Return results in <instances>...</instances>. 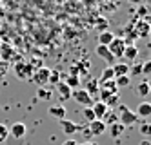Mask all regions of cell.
<instances>
[{
    "label": "cell",
    "mask_w": 151,
    "mask_h": 145,
    "mask_svg": "<svg viewBox=\"0 0 151 145\" xmlns=\"http://www.w3.org/2000/svg\"><path fill=\"white\" fill-rule=\"evenodd\" d=\"M140 145H151V141L149 140H142V141H140Z\"/></svg>",
    "instance_id": "cell-35"
},
{
    "label": "cell",
    "mask_w": 151,
    "mask_h": 145,
    "mask_svg": "<svg viewBox=\"0 0 151 145\" xmlns=\"http://www.w3.org/2000/svg\"><path fill=\"white\" fill-rule=\"evenodd\" d=\"M102 121H104V124L107 125V124H116V121H118V116L116 114H113V113H109V111H107V113H106V116L102 118Z\"/></svg>",
    "instance_id": "cell-24"
},
{
    "label": "cell",
    "mask_w": 151,
    "mask_h": 145,
    "mask_svg": "<svg viewBox=\"0 0 151 145\" xmlns=\"http://www.w3.org/2000/svg\"><path fill=\"white\" fill-rule=\"evenodd\" d=\"M107 80H115V73H113V67H106V69L102 71V76H100L99 84H102V82H107Z\"/></svg>",
    "instance_id": "cell-21"
},
{
    "label": "cell",
    "mask_w": 151,
    "mask_h": 145,
    "mask_svg": "<svg viewBox=\"0 0 151 145\" xmlns=\"http://www.w3.org/2000/svg\"><path fill=\"white\" fill-rule=\"evenodd\" d=\"M86 93H88L89 96L93 94V96H96L100 93V87H99V82L96 80H93V82H89V85H88V89H86Z\"/></svg>",
    "instance_id": "cell-23"
},
{
    "label": "cell",
    "mask_w": 151,
    "mask_h": 145,
    "mask_svg": "<svg viewBox=\"0 0 151 145\" xmlns=\"http://www.w3.org/2000/svg\"><path fill=\"white\" fill-rule=\"evenodd\" d=\"M91 109H93V114H95L96 120H102L106 116V113H107V105L104 102H100V100H99V102H93Z\"/></svg>",
    "instance_id": "cell-9"
},
{
    "label": "cell",
    "mask_w": 151,
    "mask_h": 145,
    "mask_svg": "<svg viewBox=\"0 0 151 145\" xmlns=\"http://www.w3.org/2000/svg\"><path fill=\"white\" fill-rule=\"evenodd\" d=\"M149 35V22L147 18L137 22V36H147Z\"/></svg>",
    "instance_id": "cell-14"
},
{
    "label": "cell",
    "mask_w": 151,
    "mask_h": 145,
    "mask_svg": "<svg viewBox=\"0 0 151 145\" xmlns=\"http://www.w3.org/2000/svg\"><path fill=\"white\" fill-rule=\"evenodd\" d=\"M129 84H131V78H129L127 74H126V76H118V78H115V85H116V89L127 87Z\"/></svg>",
    "instance_id": "cell-22"
},
{
    "label": "cell",
    "mask_w": 151,
    "mask_h": 145,
    "mask_svg": "<svg viewBox=\"0 0 151 145\" xmlns=\"http://www.w3.org/2000/svg\"><path fill=\"white\" fill-rule=\"evenodd\" d=\"M138 13H140V15L144 16V15L147 13V7H144V6H140V7H138Z\"/></svg>",
    "instance_id": "cell-32"
},
{
    "label": "cell",
    "mask_w": 151,
    "mask_h": 145,
    "mask_svg": "<svg viewBox=\"0 0 151 145\" xmlns=\"http://www.w3.org/2000/svg\"><path fill=\"white\" fill-rule=\"evenodd\" d=\"M47 113H49V116H53V118L62 120L64 116H66V107H64V105H51Z\"/></svg>",
    "instance_id": "cell-13"
},
{
    "label": "cell",
    "mask_w": 151,
    "mask_h": 145,
    "mask_svg": "<svg viewBox=\"0 0 151 145\" xmlns=\"http://www.w3.org/2000/svg\"><path fill=\"white\" fill-rule=\"evenodd\" d=\"M113 67V73H115V78H118V76H129V65L126 64V62H118V64H113L111 65Z\"/></svg>",
    "instance_id": "cell-10"
},
{
    "label": "cell",
    "mask_w": 151,
    "mask_h": 145,
    "mask_svg": "<svg viewBox=\"0 0 151 145\" xmlns=\"http://www.w3.org/2000/svg\"><path fill=\"white\" fill-rule=\"evenodd\" d=\"M140 132H142L144 136H149L151 134V125L149 124H142V125H140Z\"/></svg>",
    "instance_id": "cell-30"
},
{
    "label": "cell",
    "mask_w": 151,
    "mask_h": 145,
    "mask_svg": "<svg viewBox=\"0 0 151 145\" xmlns=\"http://www.w3.org/2000/svg\"><path fill=\"white\" fill-rule=\"evenodd\" d=\"M60 127H62V131L66 132V134H75V132L80 131V125H77L75 121H71L68 118H62L60 120Z\"/></svg>",
    "instance_id": "cell-8"
},
{
    "label": "cell",
    "mask_w": 151,
    "mask_h": 145,
    "mask_svg": "<svg viewBox=\"0 0 151 145\" xmlns=\"http://www.w3.org/2000/svg\"><path fill=\"white\" fill-rule=\"evenodd\" d=\"M107 132V125L104 124L102 120H93L91 124H89V134L93 136H102Z\"/></svg>",
    "instance_id": "cell-6"
},
{
    "label": "cell",
    "mask_w": 151,
    "mask_h": 145,
    "mask_svg": "<svg viewBox=\"0 0 151 145\" xmlns=\"http://www.w3.org/2000/svg\"><path fill=\"white\" fill-rule=\"evenodd\" d=\"M124 125L122 124H118V121H116V124H111V125H107V131H109V134L113 136V138H120L122 136V132H124Z\"/></svg>",
    "instance_id": "cell-15"
},
{
    "label": "cell",
    "mask_w": 151,
    "mask_h": 145,
    "mask_svg": "<svg viewBox=\"0 0 151 145\" xmlns=\"http://www.w3.org/2000/svg\"><path fill=\"white\" fill-rule=\"evenodd\" d=\"M64 84H66L69 89H78V85H80V78L75 76V74H68V76H66V82H64Z\"/></svg>",
    "instance_id": "cell-20"
},
{
    "label": "cell",
    "mask_w": 151,
    "mask_h": 145,
    "mask_svg": "<svg viewBox=\"0 0 151 145\" xmlns=\"http://www.w3.org/2000/svg\"><path fill=\"white\" fill-rule=\"evenodd\" d=\"M9 136V127H6V124H0V143H4Z\"/></svg>",
    "instance_id": "cell-26"
},
{
    "label": "cell",
    "mask_w": 151,
    "mask_h": 145,
    "mask_svg": "<svg viewBox=\"0 0 151 145\" xmlns=\"http://www.w3.org/2000/svg\"><path fill=\"white\" fill-rule=\"evenodd\" d=\"M37 96H38L40 100H49V98H51V91H47L46 87H38Z\"/></svg>",
    "instance_id": "cell-25"
},
{
    "label": "cell",
    "mask_w": 151,
    "mask_h": 145,
    "mask_svg": "<svg viewBox=\"0 0 151 145\" xmlns=\"http://www.w3.org/2000/svg\"><path fill=\"white\" fill-rule=\"evenodd\" d=\"M137 120H138V116L127 105L118 104V124H122L124 127H129V125H135Z\"/></svg>",
    "instance_id": "cell-1"
},
{
    "label": "cell",
    "mask_w": 151,
    "mask_h": 145,
    "mask_svg": "<svg viewBox=\"0 0 151 145\" xmlns=\"http://www.w3.org/2000/svg\"><path fill=\"white\" fill-rule=\"evenodd\" d=\"M55 87H57V91H58V94H60V100H62V102H66V100L71 98V91H73V89H69L64 82H58Z\"/></svg>",
    "instance_id": "cell-11"
},
{
    "label": "cell",
    "mask_w": 151,
    "mask_h": 145,
    "mask_svg": "<svg viewBox=\"0 0 151 145\" xmlns=\"http://www.w3.org/2000/svg\"><path fill=\"white\" fill-rule=\"evenodd\" d=\"M138 118H146L151 114V104L149 102H140L138 107H137V113H135Z\"/></svg>",
    "instance_id": "cell-12"
},
{
    "label": "cell",
    "mask_w": 151,
    "mask_h": 145,
    "mask_svg": "<svg viewBox=\"0 0 151 145\" xmlns=\"http://www.w3.org/2000/svg\"><path fill=\"white\" fill-rule=\"evenodd\" d=\"M49 69H46V67H40V69H37V71H33V74H31V80H33L38 87H46L47 85V82H49Z\"/></svg>",
    "instance_id": "cell-3"
},
{
    "label": "cell",
    "mask_w": 151,
    "mask_h": 145,
    "mask_svg": "<svg viewBox=\"0 0 151 145\" xmlns=\"http://www.w3.org/2000/svg\"><path fill=\"white\" fill-rule=\"evenodd\" d=\"M115 38V35H113V33L111 31H100V35H99V44H100V46H109V44H111V40Z\"/></svg>",
    "instance_id": "cell-17"
},
{
    "label": "cell",
    "mask_w": 151,
    "mask_h": 145,
    "mask_svg": "<svg viewBox=\"0 0 151 145\" xmlns=\"http://www.w3.org/2000/svg\"><path fill=\"white\" fill-rule=\"evenodd\" d=\"M122 56H126L127 60H135L137 62V58H138V47L137 46H126Z\"/></svg>",
    "instance_id": "cell-18"
},
{
    "label": "cell",
    "mask_w": 151,
    "mask_h": 145,
    "mask_svg": "<svg viewBox=\"0 0 151 145\" xmlns=\"http://www.w3.org/2000/svg\"><path fill=\"white\" fill-rule=\"evenodd\" d=\"M84 118L88 120L89 124H91L93 120H96V118H95V114H93V109H91V107H84Z\"/></svg>",
    "instance_id": "cell-28"
},
{
    "label": "cell",
    "mask_w": 151,
    "mask_h": 145,
    "mask_svg": "<svg viewBox=\"0 0 151 145\" xmlns=\"http://www.w3.org/2000/svg\"><path fill=\"white\" fill-rule=\"evenodd\" d=\"M26 125L22 124V121H17V124H13L11 127H9V136H13L15 140H20L26 136Z\"/></svg>",
    "instance_id": "cell-7"
},
{
    "label": "cell",
    "mask_w": 151,
    "mask_h": 145,
    "mask_svg": "<svg viewBox=\"0 0 151 145\" xmlns=\"http://www.w3.org/2000/svg\"><path fill=\"white\" fill-rule=\"evenodd\" d=\"M126 46H127V44H126V40H124V38H116V36H115V38L111 40V44L107 46V49H109V53L113 54L115 58H120L122 54H124Z\"/></svg>",
    "instance_id": "cell-4"
},
{
    "label": "cell",
    "mask_w": 151,
    "mask_h": 145,
    "mask_svg": "<svg viewBox=\"0 0 151 145\" xmlns=\"http://www.w3.org/2000/svg\"><path fill=\"white\" fill-rule=\"evenodd\" d=\"M129 74H142V64L137 62L133 67H129Z\"/></svg>",
    "instance_id": "cell-29"
},
{
    "label": "cell",
    "mask_w": 151,
    "mask_h": 145,
    "mask_svg": "<svg viewBox=\"0 0 151 145\" xmlns=\"http://www.w3.org/2000/svg\"><path fill=\"white\" fill-rule=\"evenodd\" d=\"M131 4H137V6H142L144 4V0H129Z\"/></svg>",
    "instance_id": "cell-34"
},
{
    "label": "cell",
    "mask_w": 151,
    "mask_h": 145,
    "mask_svg": "<svg viewBox=\"0 0 151 145\" xmlns=\"http://www.w3.org/2000/svg\"><path fill=\"white\" fill-rule=\"evenodd\" d=\"M15 71H17L18 78H27V73H33L31 67H29V64H18L17 67H15Z\"/></svg>",
    "instance_id": "cell-19"
},
{
    "label": "cell",
    "mask_w": 151,
    "mask_h": 145,
    "mask_svg": "<svg viewBox=\"0 0 151 145\" xmlns=\"http://www.w3.org/2000/svg\"><path fill=\"white\" fill-rule=\"evenodd\" d=\"M71 98H75V102H78L84 107H91L93 105V96H89L88 93H86V89H73Z\"/></svg>",
    "instance_id": "cell-2"
},
{
    "label": "cell",
    "mask_w": 151,
    "mask_h": 145,
    "mask_svg": "<svg viewBox=\"0 0 151 145\" xmlns=\"http://www.w3.org/2000/svg\"><path fill=\"white\" fill-rule=\"evenodd\" d=\"M149 69H151V62H144V64H142V74L149 73Z\"/></svg>",
    "instance_id": "cell-31"
},
{
    "label": "cell",
    "mask_w": 151,
    "mask_h": 145,
    "mask_svg": "<svg viewBox=\"0 0 151 145\" xmlns=\"http://www.w3.org/2000/svg\"><path fill=\"white\" fill-rule=\"evenodd\" d=\"M95 53H96V56H100V60H104L107 65H109V67L115 64V56L109 53V49H107L106 46H100V44H99V46H96V49H95Z\"/></svg>",
    "instance_id": "cell-5"
},
{
    "label": "cell",
    "mask_w": 151,
    "mask_h": 145,
    "mask_svg": "<svg viewBox=\"0 0 151 145\" xmlns=\"http://www.w3.org/2000/svg\"><path fill=\"white\" fill-rule=\"evenodd\" d=\"M62 145H78V141H75V140H66Z\"/></svg>",
    "instance_id": "cell-33"
},
{
    "label": "cell",
    "mask_w": 151,
    "mask_h": 145,
    "mask_svg": "<svg viewBox=\"0 0 151 145\" xmlns=\"http://www.w3.org/2000/svg\"><path fill=\"white\" fill-rule=\"evenodd\" d=\"M78 145H96V143H93V141H84V143H78Z\"/></svg>",
    "instance_id": "cell-36"
},
{
    "label": "cell",
    "mask_w": 151,
    "mask_h": 145,
    "mask_svg": "<svg viewBox=\"0 0 151 145\" xmlns=\"http://www.w3.org/2000/svg\"><path fill=\"white\" fill-rule=\"evenodd\" d=\"M58 82H60V73H58V71H51V73H49V82H47V84L57 85Z\"/></svg>",
    "instance_id": "cell-27"
},
{
    "label": "cell",
    "mask_w": 151,
    "mask_h": 145,
    "mask_svg": "<svg viewBox=\"0 0 151 145\" xmlns=\"http://www.w3.org/2000/svg\"><path fill=\"white\" fill-rule=\"evenodd\" d=\"M149 82L147 80H144V82H140L138 85H137V89H135V93H137V96H140V98H146L147 94H149Z\"/></svg>",
    "instance_id": "cell-16"
}]
</instances>
